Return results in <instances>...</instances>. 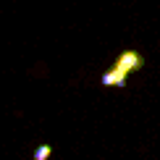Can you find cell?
<instances>
[{
  "label": "cell",
  "mask_w": 160,
  "mask_h": 160,
  "mask_svg": "<svg viewBox=\"0 0 160 160\" xmlns=\"http://www.w3.org/2000/svg\"><path fill=\"white\" fill-rule=\"evenodd\" d=\"M147 66V58L144 55H139L137 50H123L121 55L116 58V63H113V68H118L121 74H126V76H131L134 71H139V68H144Z\"/></svg>",
  "instance_id": "1"
},
{
  "label": "cell",
  "mask_w": 160,
  "mask_h": 160,
  "mask_svg": "<svg viewBox=\"0 0 160 160\" xmlns=\"http://www.w3.org/2000/svg\"><path fill=\"white\" fill-rule=\"evenodd\" d=\"M100 82H102V87H118V89H123L126 82H129V76L121 74L118 68H113V66H110V68L102 74V79H100Z\"/></svg>",
  "instance_id": "2"
},
{
  "label": "cell",
  "mask_w": 160,
  "mask_h": 160,
  "mask_svg": "<svg viewBox=\"0 0 160 160\" xmlns=\"http://www.w3.org/2000/svg\"><path fill=\"white\" fill-rule=\"evenodd\" d=\"M52 155V147L50 144H39V147L34 150V155H32V160H48Z\"/></svg>",
  "instance_id": "3"
}]
</instances>
